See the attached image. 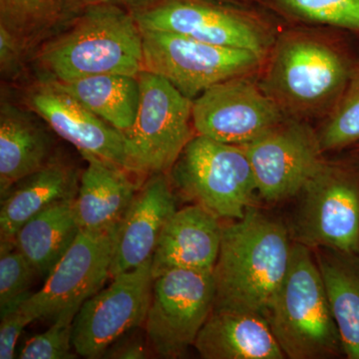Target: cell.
Here are the masks:
<instances>
[{
    "mask_svg": "<svg viewBox=\"0 0 359 359\" xmlns=\"http://www.w3.org/2000/svg\"><path fill=\"white\" fill-rule=\"evenodd\" d=\"M348 34L313 26L280 28L257 79L285 117L309 122L332 112L359 60Z\"/></svg>",
    "mask_w": 359,
    "mask_h": 359,
    "instance_id": "1",
    "label": "cell"
},
{
    "mask_svg": "<svg viewBox=\"0 0 359 359\" xmlns=\"http://www.w3.org/2000/svg\"><path fill=\"white\" fill-rule=\"evenodd\" d=\"M285 224L252 205L243 218L223 226L212 269L214 308L261 314L271 302L289 269L292 244Z\"/></svg>",
    "mask_w": 359,
    "mask_h": 359,
    "instance_id": "2",
    "label": "cell"
},
{
    "mask_svg": "<svg viewBox=\"0 0 359 359\" xmlns=\"http://www.w3.org/2000/svg\"><path fill=\"white\" fill-rule=\"evenodd\" d=\"M40 47L39 61L52 80L67 82L101 74L138 77L143 36L131 11L101 4L87 7Z\"/></svg>",
    "mask_w": 359,
    "mask_h": 359,
    "instance_id": "3",
    "label": "cell"
},
{
    "mask_svg": "<svg viewBox=\"0 0 359 359\" xmlns=\"http://www.w3.org/2000/svg\"><path fill=\"white\" fill-rule=\"evenodd\" d=\"M313 252L294 242L287 275L266 316L285 358L344 356L325 283Z\"/></svg>",
    "mask_w": 359,
    "mask_h": 359,
    "instance_id": "4",
    "label": "cell"
},
{
    "mask_svg": "<svg viewBox=\"0 0 359 359\" xmlns=\"http://www.w3.org/2000/svg\"><path fill=\"white\" fill-rule=\"evenodd\" d=\"M132 14L141 29L244 49L264 58L282 28L259 4L236 0H151Z\"/></svg>",
    "mask_w": 359,
    "mask_h": 359,
    "instance_id": "5",
    "label": "cell"
},
{
    "mask_svg": "<svg viewBox=\"0 0 359 359\" xmlns=\"http://www.w3.org/2000/svg\"><path fill=\"white\" fill-rule=\"evenodd\" d=\"M167 175L184 199L219 219L243 218L259 196L245 148L200 135L189 142Z\"/></svg>",
    "mask_w": 359,
    "mask_h": 359,
    "instance_id": "6",
    "label": "cell"
},
{
    "mask_svg": "<svg viewBox=\"0 0 359 359\" xmlns=\"http://www.w3.org/2000/svg\"><path fill=\"white\" fill-rule=\"evenodd\" d=\"M299 196L294 242L359 254V157L325 161Z\"/></svg>",
    "mask_w": 359,
    "mask_h": 359,
    "instance_id": "7",
    "label": "cell"
},
{
    "mask_svg": "<svg viewBox=\"0 0 359 359\" xmlns=\"http://www.w3.org/2000/svg\"><path fill=\"white\" fill-rule=\"evenodd\" d=\"M140 103L125 132L126 171L138 176L168 174L195 136L193 100L159 75H138Z\"/></svg>",
    "mask_w": 359,
    "mask_h": 359,
    "instance_id": "8",
    "label": "cell"
},
{
    "mask_svg": "<svg viewBox=\"0 0 359 359\" xmlns=\"http://www.w3.org/2000/svg\"><path fill=\"white\" fill-rule=\"evenodd\" d=\"M143 70L159 75L188 98L231 78L257 74L264 57L175 33L141 29Z\"/></svg>",
    "mask_w": 359,
    "mask_h": 359,
    "instance_id": "9",
    "label": "cell"
},
{
    "mask_svg": "<svg viewBox=\"0 0 359 359\" xmlns=\"http://www.w3.org/2000/svg\"><path fill=\"white\" fill-rule=\"evenodd\" d=\"M145 321L149 346L163 358H178L194 346L215 306L212 271L172 269L153 276Z\"/></svg>",
    "mask_w": 359,
    "mask_h": 359,
    "instance_id": "10",
    "label": "cell"
},
{
    "mask_svg": "<svg viewBox=\"0 0 359 359\" xmlns=\"http://www.w3.org/2000/svg\"><path fill=\"white\" fill-rule=\"evenodd\" d=\"M152 259L113 278L79 309L73 320V348L85 358H102L113 344L145 325L153 289Z\"/></svg>",
    "mask_w": 359,
    "mask_h": 359,
    "instance_id": "11",
    "label": "cell"
},
{
    "mask_svg": "<svg viewBox=\"0 0 359 359\" xmlns=\"http://www.w3.org/2000/svg\"><path fill=\"white\" fill-rule=\"evenodd\" d=\"M243 147L254 171L257 193L269 203L297 196L327 161L316 129L294 118L285 117Z\"/></svg>",
    "mask_w": 359,
    "mask_h": 359,
    "instance_id": "12",
    "label": "cell"
},
{
    "mask_svg": "<svg viewBox=\"0 0 359 359\" xmlns=\"http://www.w3.org/2000/svg\"><path fill=\"white\" fill-rule=\"evenodd\" d=\"M115 231H80L70 249L45 278L43 287L20 304L21 311L32 323L53 321L69 311L77 313L111 278Z\"/></svg>",
    "mask_w": 359,
    "mask_h": 359,
    "instance_id": "13",
    "label": "cell"
},
{
    "mask_svg": "<svg viewBox=\"0 0 359 359\" xmlns=\"http://www.w3.org/2000/svg\"><path fill=\"white\" fill-rule=\"evenodd\" d=\"M196 135L244 146L285 119L259 85L257 74L224 80L193 100Z\"/></svg>",
    "mask_w": 359,
    "mask_h": 359,
    "instance_id": "14",
    "label": "cell"
},
{
    "mask_svg": "<svg viewBox=\"0 0 359 359\" xmlns=\"http://www.w3.org/2000/svg\"><path fill=\"white\" fill-rule=\"evenodd\" d=\"M28 105L54 133L82 156H95L126 170L125 135L87 109L53 80L35 85Z\"/></svg>",
    "mask_w": 359,
    "mask_h": 359,
    "instance_id": "15",
    "label": "cell"
},
{
    "mask_svg": "<svg viewBox=\"0 0 359 359\" xmlns=\"http://www.w3.org/2000/svg\"><path fill=\"white\" fill-rule=\"evenodd\" d=\"M176 211V196L168 175L149 177L116 228L111 278L152 259L161 233Z\"/></svg>",
    "mask_w": 359,
    "mask_h": 359,
    "instance_id": "16",
    "label": "cell"
},
{
    "mask_svg": "<svg viewBox=\"0 0 359 359\" xmlns=\"http://www.w3.org/2000/svg\"><path fill=\"white\" fill-rule=\"evenodd\" d=\"M223 226L219 218L202 205L177 210L165 224L152 257L153 276L167 269L212 271Z\"/></svg>",
    "mask_w": 359,
    "mask_h": 359,
    "instance_id": "17",
    "label": "cell"
},
{
    "mask_svg": "<svg viewBox=\"0 0 359 359\" xmlns=\"http://www.w3.org/2000/svg\"><path fill=\"white\" fill-rule=\"evenodd\" d=\"M80 176L73 165L54 156L39 171L20 180L1 195L0 249L15 248L16 233L33 217L51 205L75 200Z\"/></svg>",
    "mask_w": 359,
    "mask_h": 359,
    "instance_id": "18",
    "label": "cell"
},
{
    "mask_svg": "<svg viewBox=\"0 0 359 359\" xmlns=\"http://www.w3.org/2000/svg\"><path fill=\"white\" fill-rule=\"evenodd\" d=\"M194 347L204 359L285 358L264 316L236 309H212Z\"/></svg>",
    "mask_w": 359,
    "mask_h": 359,
    "instance_id": "19",
    "label": "cell"
},
{
    "mask_svg": "<svg viewBox=\"0 0 359 359\" xmlns=\"http://www.w3.org/2000/svg\"><path fill=\"white\" fill-rule=\"evenodd\" d=\"M87 166L80 176L74 212L81 230L115 231L138 188L123 168L95 156H82Z\"/></svg>",
    "mask_w": 359,
    "mask_h": 359,
    "instance_id": "20",
    "label": "cell"
},
{
    "mask_svg": "<svg viewBox=\"0 0 359 359\" xmlns=\"http://www.w3.org/2000/svg\"><path fill=\"white\" fill-rule=\"evenodd\" d=\"M53 139L33 116L2 99L0 106V195L54 157Z\"/></svg>",
    "mask_w": 359,
    "mask_h": 359,
    "instance_id": "21",
    "label": "cell"
},
{
    "mask_svg": "<svg viewBox=\"0 0 359 359\" xmlns=\"http://www.w3.org/2000/svg\"><path fill=\"white\" fill-rule=\"evenodd\" d=\"M314 250L339 330L344 358L359 359V254Z\"/></svg>",
    "mask_w": 359,
    "mask_h": 359,
    "instance_id": "22",
    "label": "cell"
},
{
    "mask_svg": "<svg viewBox=\"0 0 359 359\" xmlns=\"http://www.w3.org/2000/svg\"><path fill=\"white\" fill-rule=\"evenodd\" d=\"M80 229L74 212V200L51 205L33 217L16 233L13 244L32 264L39 276L47 278L62 259Z\"/></svg>",
    "mask_w": 359,
    "mask_h": 359,
    "instance_id": "23",
    "label": "cell"
},
{
    "mask_svg": "<svg viewBox=\"0 0 359 359\" xmlns=\"http://www.w3.org/2000/svg\"><path fill=\"white\" fill-rule=\"evenodd\" d=\"M53 81L87 109L123 133L134 124L140 103L138 77L101 74L67 82Z\"/></svg>",
    "mask_w": 359,
    "mask_h": 359,
    "instance_id": "24",
    "label": "cell"
},
{
    "mask_svg": "<svg viewBox=\"0 0 359 359\" xmlns=\"http://www.w3.org/2000/svg\"><path fill=\"white\" fill-rule=\"evenodd\" d=\"M257 4L287 25L359 35V0H257Z\"/></svg>",
    "mask_w": 359,
    "mask_h": 359,
    "instance_id": "25",
    "label": "cell"
},
{
    "mask_svg": "<svg viewBox=\"0 0 359 359\" xmlns=\"http://www.w3.org/2000/svg\"><path fill=\"white\" fill-rule=\"evenodd\" d=\"M68 21L61 0H0V25L13 32L28 50Z\"/></svg>",
    "mask_w": 359,
    "mask_h": 359,
    "instance_id": "26",
    "label": "cell"
},
{
    "mask_svg": "<svg viewBox=\"0 0 359 359\" xmlns=\"http://www.w3.org/2000/svg\"><path fill=\"white\" fill-rule=\"evenodd\" d=\"M323 152L349 151L359 144V60L334 109L316 130Z\"/></svg>",
    "mask_w": 359,
    "mask_h": 359,
    "instance_id": "27",
    "label": "cell"
},
{
    "mask_svg": "<svg viewBox=\"0 0 359 359\" xmlns=\"http://www.w3.org/2000/svg\"><path fill=\"white\" fill-rule=\"evenodd\" d=\"M0 250V313H4L18 308L32 294L29 287L39 273L15 248Z\"/></svg>",
    "mask_w": 359,
    "mask_h": 359,
    "instance_id": "28",
    "label": "cell"
},
{
    "mask_svg": "<svg viewBox=\"0 0 359 359\" xmlns=\"http://www.w3.org/2000/svg\"><path fill=\"white\" fill-rule=\"evenodd\" d=\"M76 313L69 311L52 321L51 327L26 341L20 359H74L72 351L73 320Z\"/></svg>",
    "mask_w": 359,
    "mask_h": 359,
    "instance_id": "29",
    "label": "cell"
},
{
    "mask_svg": "<svg viewBox=\"0 0 359 359\" xmlns=\"http://www.w3.org/2000/svg\"><path fill=\"white\" fill-rule=\"evenodd\" d=\"M0 318V359H13L21 332L32 321L21 311L20 306L1 313Z\"/></svg>",
    "mask_w": 359,
    "mask_h": 359,
    "instance_id": "30",
    "label": "cell"
},
{
    "mask_svg": "<svg viewBox=\"0 0 359 359\" xmlns=\"http://www.w3.org/2000/svg\"><path fill=\"white\" fill-rule=\"evenodd\" d=\"M27 47L13 32L0 25V69L2 75L13 77L22 68Z\"/></svg>",
    "mask_w": 359,
    "mask_h": 359,
    "instance_id": "31",
    "label": "cell"
},
{
    "mask_svg": "<svg viewBox=\"0 0 359 359\" xmlns=\"http://www.w3.org/2000/svg\"><path fill=\"white\" fill-rule=\"evenodd\" d=\"M149 1L151 0H61L63 9L69 20L89 6L112 4V6L124 7L133 13L136 9L145 6Z\"/></svg>",
    "mask_w": 359,
    "mask_h": 359,
    "instance_id": "32",
    "label": "cell"
},
{
    "mask_svg": "<svg viewBox=\"0 0 359 359\" xmlns=\"http://www.w3.org/2000/svg\"><path fill=\"white\" fill-rule=\"evenodd\" d=\"M128 334L117 340L107 349L102 358L143 359L148 358V351L141 339H127Z\"/></svg>",
    "mask_w": 359,
    "mask_h": 359,
    "instance_id": "33",
    "label": "cell"
},
{
    "mask_svg": "<svg viewBox=\"0 0 359 359\" xmlns=\"http://www.w3.org/2000/svg\"><path fill=\"white\" fill-rule=\"evenodd\" d=\"M349 152L353 153V154L358 156L359 157V144L358 146H355V147L351 149V150H349Z\"/></svg>",
    "mask_w": 359,
    "mask_h": 359,
    "instance_id": "34",
    "label": "cell"
},
{
    "mask_svg": "<svg viewBox=\"0 0 359 359\" xmlns=\"http://www.w3.org/2000/svg\"><path fill=\"white\" fill-rule=\"evenodd\" d=\"M236 1L244 2V4H257V0H236Z\"/></svg>",
    "mask_w": 359,
    "mask_h": 359,
    "instance_id": "35",
    "label": "cell"
}]
</instances>
